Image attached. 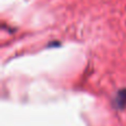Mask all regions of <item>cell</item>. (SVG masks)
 I'll use <instances>...</instances> for the list:
<instances>
[{
    "mask_svg": "<svg viewBox=\"0 0 126 126\" xmlns=\"http://www.w3.org/2000/svg\"><path fill=\"white\" fill-rule=\"evenodd\" d=\"M116 102H117V105L121 109L126 106V90L121 91L120 93L117 94V96H116Z\"/></svg>",
    "mask_w": 126,
    "mask_h": 126,
    "instance_id": "obj_1",
    "label": "cell"
}]
</instances>
